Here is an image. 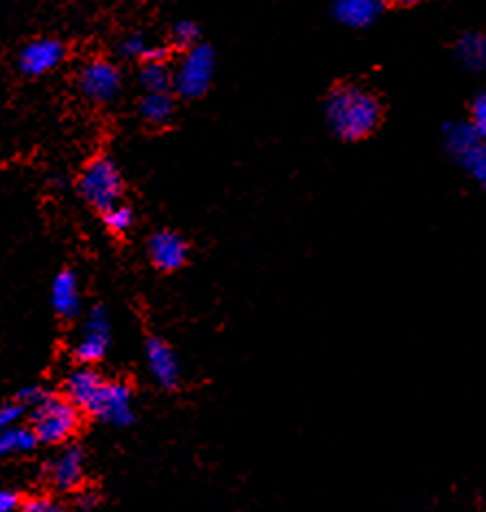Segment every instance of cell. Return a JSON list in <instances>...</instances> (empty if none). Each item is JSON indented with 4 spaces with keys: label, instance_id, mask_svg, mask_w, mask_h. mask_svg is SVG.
<instances>
[{
    "label": "cell",
    "instance_id": "obj_4",
    "mask_svg": "<svg viewBox=\"0 0 486 512\" xmlns=\"http://www.w3.org/2000/svg\"><path fill=\"white\" fill-rule=\"evenodd\" d=\"M216 70V55L208 44H194L188 48L186 55L175 70L173 77V90L181 99H199L210 90L212 79Z\"/></svg>",
    "mask_w": 486,
    "mask_h": 512
},
{
    "label": "cell",
    "instance_id": "obj_18",
    "mask_svg": "<svg viewBox=\"0 0 486 512\" xmlns=\"http://www.w3.org/2000/svg\"><path fill=\"white\" fill-rule=\"evenodd\" d=\"M175 72L166 62H142L138 81L144 92H170L173 90Z\"/></svg>",
    "mask_w": 486,
    "mask_h": 512
},
{
    "label": "cell",
    "instance_id": "obj_9",
    "mask_svg": "<svg viewBox=\"0 0 486 512\" xmlns=\"http://www.w3.org/2000/svg\"><path fill=\"white\" fill-rule=\"evenodd\" d=\"M64 57H66V51L62 42L42 38V40H33L22 48L18 66L27 77H42L46 72H51L62 64Z\"/></svg>",
    "mask_w": 486,
    "mask_h": 512
},
{
    "label": "cell",
    "instance_id": "obj_21",
    "mask_svg": "<svg viewBox=\"0 0 486 512\" xmlns=\"http://www.w3.org/2000/svg\"><path fill=\"white\" fill-rule=\"evenodd\" d=\"M201 40V29L197 22L192 20H181L173 27V44L179 48H192L194 44H199Z\"/></svg>",
    "mask_w": 486,
    "mask_h": 512
},
{
    "label": "cell",
    "instance_id": "obj_11",
    "mask_svg": "<svg viewBox=\"0 0 486 512\" xmlns=\"http://www.w3.org/2000/svg\"><path fill=\"white\" fill-rule=\"evenodd\" d=\"M105 382L107 380L94 369V364H81V367L72 369L68 373L64 382V393L81 412L88 414V410L92 408L94 399L99 397Z\"/></svg>",
    "mask_w": 486,
    "mask_h": 512
},
{
    "label": "cell",
    "instance_id": "obj_10",
    "mask_svg": "<svg viewBox=\"0 0 486 512\" xmlns=\"http://www.w3.org/2000/svg\"><path fill=\"white\" fill-rule=\"evenodd\" d=\"M188 253V242L175 231H157L149 240V258L157 271H179L188 262Z\"/></svg>",
    "mask_w": 486,
    "mask_h": 512
},
{
    "label": "cell",
    "instance_id": "obj_20",
    "mask_svg": "<svg viewBox=\"0 0 486 512\" xmlns=\"http://www.w3.org/2000/svg\"><path fill=\"white\" fill-rule=\"evenodd\" d=\"M101 214H103L105 227L109 231H114V234H125V231H129L133 227V210L125 203H116Z\"/></svg>",
    "mask_w": 486,
    "mask_h": 512
},
{
    "label": "cell",
    "instance_id": "obj_25",
    "mask_svg": "<svg viewBox=\"0 0 486 512\" xmlns=\"http://www.w3.org/2000/svg\"><path fill=\"white\" fill-rule=\"evenodd\" d=\"M20 508L24 512H57L59 510V506L48 497H29L24 499Z\"/></svg>",
    "mask_w": 486,
    "mask_h": 512
},
{
    "label": "cell",
    "instance_id": "obj_24",
    "mask_svg": "<svg viewBox=\"0 0 486 512\" xmlns=\"http://www.w3.org/2000/svg\"><path fill=\"white\" fill-rule=\"evenodd\" d=\"M471 127L482 140H486V92L480 94L471 105Z\"/></svg>",
    "mask_w": 486,
    "mask_h": 512
},
{
    "label": "cell",
    "instance_id": "obj_2",
    "mask_svg": "<svg viewBox=\"0 0 486 512\" xmlns=\"http://www.w3.org/2000/svg\"><path fill=\"white\" fill-rule=\"evenodd\" d=\"M31 428L42 445H62L77 434L81 410L64 395L46 390L44 397L31 408Z\"/></svg>",
    "mask_w": 486,
    "mask_h": 512
},
{
    "label": "cell",
    "instance_id": "obj_8",
    "mask_svg": "<svg viewBox=\"0 0 486 512\" xmlns=\"http://www.w3.org/2000/svg\"><path fill=\"white\" fill-rule=\"evenodd\" d=\"M112 343V323L105 308H92L85 316L81 340L72 349V356L79 364H96L105 358V353Z\"/></svg>",
    "mask_w": 486,
    "mask_h": 512
},
{
    "label": "cell",
    "instance_id": "obj_28",
    "mask_svg": "<svg viewBox=\"0 0 486 512\" xmlns=\"http://www.w3.org/2000/svg\"><path fill=\"white\" fill-rule=\"evenodd\" d=\"M166 59H168V48L160 44H151L142 62H166Z\"/></svg>",
    "mask_w": 486,
    "mask_h": 512
},
{
    "label": "cell",
    "instance_id": "obj_5",
    "mask_svg": "<svg viewBox=\"0 0 486 512\" xmlns=\"http://www.w3.org/2000/svg\"><path fill=\"white\" fill-rule=\"evenodd\" d=\"M447 151L467 173L486 186V140H482L471 123H456L445 131Z\"/></svg>",
    "mask_w": 486,
    "mask_h": 512
},
{
    "label": "cell",
    "instance_id": "obj_6",
    "mask_svg": "<svg viewBox=\"0 0 486 512\" xmlns=\"http://www.w3.org/2000/svg\"><path fill=\"white\" fill-rule=\"evenodd\" d=\"M79 88L88 101L107 105L116 101L123 90V75L118 66L107 59H92L79 72Z\"/></svg>",
    "mask_w": 486,
    "mask_h": 512
},
{
    "label": "cell",
    "instance_id": "obj_27",
    "mask_svg": "<svg viewBox=\"0 0 486 512\" xmlns=\"http://www.w3.org/2000/svg\"><path fill=\"white\" fill-rule=\"evenodd\" d=\"M22 506V499L18 497V493L0 489V512H14Z\"/></svg>",
    "mask_w": 486,
    "mask_h": 512
},
{
    "label": "cell",
    "instance_id": "obj_14",
    "mask_svg": "<svg viewBox=\"0 0 486 512\" xmlns=\"http://www.w3.org/2000/svg\"><path fill=\"white\" fill-rule=\"evenodd\" d=\"M388 0H334V18L351 29H364L382 16Z\"/></svg>",
    "mask_w": 486,
    "mask_h": 512
},
{
    "label": "cell",
    "instance_id": "obj_15",
    "mask_svg": "<svg viewBox=\"0 0 486 512\" xmlns=\"http://www.w3.org/2000/svg\"><path fill=\"white\" fill-rule=\"evenodd\" d=\"M51 303H53V310L62 316V319H75V316L81 312V292H79V279L75 273L62 271L53 279Z\"/></svg>",
    "mask_w": 486,
    "mask_h": 512
},
{
    "label": "cell",
    "instance_id": "obj_17",
    "mask_svg": "<svg viewBox=\"0 0 486 512\" xmlns=\"http://www.w3.org/2000/svg\"><path fill=\"white\" fill-rule=\"evenodd\" d=\"M40 445L33 428H20V425H9L0 430V458L11 454H27Z\"/></svg>",
    "mask_w": 486,
    "mask_h": 512
},
{
    "label": "cell",
    "instance_id": "obj_16",
    "mask_svg": "<svg viewBox=\"0 0 486 512\" xmlns=\"http://www.w3.org/2000/svg\"><path fill=\"white\" fill-rule=\"evenodd\" d=\"M138 109L144 123L164 127L175 116V99L170 92H147L142 96Z\"/></svg>",
    "mask_w": 486,
    "mask_h": 512
},
{
    "label": "cell",
    "instance_id": "obj_1",
    "mask_svg": "<svg viewBox=\"0 0 486 512\" xmlns=\"http://www.w3.org/2000/svg\"><path fill=\"white\" fill-rule=\"evenodd\" d=\"M325 118L338 138L356 142L371 136L382 118L380 101L362 85H338L327 96Z\"/></svg>",
    "mask_w": 486,
    "mask_h": 512
},
{
    "label": "cell",
    "instance_id": "obj_13",
    "mask_svg": "<svg viewBox=\"0 0 486 512\" xmlns=\"http://www.w3.org/2000/svg\"><path fill=\"white\" fill-rule=\"evenodd\" d=\"M85 475V460L79 447H66L59 456L48 465V478L57 491H75L81 486Z\"/></svg>",
    "mask_w": 486,
    "mask_h": 512
},
{
    "label": "cell",
    "instance_id": "obj_12",
    "mask_svg": "<svg viewBox=\"0 0 486 512\" xmlns=\"http://www.w3.org/2000/svg\"><path fill=\"white\" fill-rule=\"evenodd\" d=\"M144 356H147L151 375L157 384L166 390H173L179 384V360L175 356V351L170 349V345L164 343L162 338H149L147 343H144Z\"/></svg>",
    "mask_w": 486,
    "mask_h": 512
},
{
    "label": "cell",
    "instance_id": "obj_29",
    "mask_svg": "<svg viewBox=\"0 0 486 512\" xmlns=\"http://www.w3.org/2000/svg\"><path fill=\"white\" fill-rule=\"evenodd\" d=\"M391 3H397V5H417V3H421V0H391Z\"/></svg>",
    "mask_w": 486,
    "mask_h": 512
},
{
    "label": "cell",
    "instance_id": "obj_26",
    "mask_svg": "<svg viewBox=\"0 0 486 512\" xmlns=\"http://www.w3.org/2000/svg\"><path fill=\"white\" fill-rule=\"evenodd\" d=\"M44 393H46V388H42V386H27L20 390L16 399L22 401L27 408H31L33 404H38V401L44 397Z\"/></svg>",
    "mask_w": 486,
    "mask_h": 512
},
{
    "label": "cell",
    "instance_id": "obj_3",
    "mask_svg": "<svg viewBox=\"0 0 486 512\" xmlns=\"http://www.w3.org/2000/svg\"><path fill=\"white\" fill-rule=\"evenodd\" d=\"M81 197L88 201L94 210L105 212L109 207L120 203L125 190L123 173L114 160L109 157H96L83 168L79 179Z\"/></svg>",
    "mask_w": 486,
    "mask_h": 512
},
{
    "label": "cell",
    "instance_id": "obj_7",
    "mask_svg": "<svg viewBox=\"0 0 486 512\" xmlns=\"http://www.w3.org/2000/svg\"><path fill=\"white\" fill-rule=\"evenodd\" d=\"M88 414L107 425H114V428H127V425L133 423V417H136L133 414L131 386L125 382L107 380Z\"/></svg>",
    "mask_w": 486,
    "mask_h": 512
},
{
    "label": "cell",
    "instance_id": "obj_23",
    "mask_svg": "<svg viewBox=\"0 0 486 512\" xmlns=\"http://www.w3.org/2000/svg\"><path fill=\"white\" fill-rule=\"evenodd\" d=\"M24 412H27V406H24L18 399L7 401V404H0V430L9 428V425H16L24 417Z\"/></svg>",
    "mask_w": 486,
    "mask_h": 512
},
{
    "label": "cell",
    "instance_id": "obj_22",
    "mask_svg": "<svg viewBox=\"0 0 486 512\" xmlns=\"http://www.w3.org/2000/svg\"><path fill=\"white\" fill-rule=\"evenodd\" d=\"M149 42H147V38H144V35H140V33H133V35H127V38L120 42V55L123 57H129V59H144V55H147V51H149Z\"/></svg>",
    "mask_w": 486,
    "mask_h": 512
},
{
    "label": "cell",
    "instance_id": "obj_19",
    "mask_svg": "<svg viewBox=\"0 0 486 512\" xmlns=\"http://www.w3.org/2000/svg\"><path fill=\"white\" fill-rule=\"evenodd\" d=\"M458 59L469 70H486V35L471 33L458 44Z\"/></svg>",
    "mask_w": 486,
    "mask_h": 512
}]
</instances>
